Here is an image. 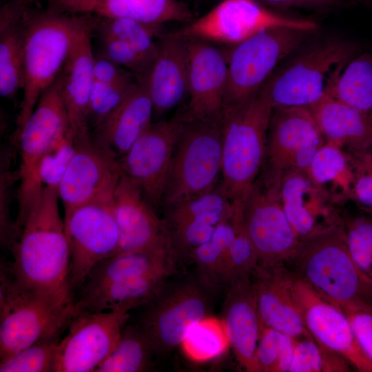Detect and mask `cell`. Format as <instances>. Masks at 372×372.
I'll return each instance as SVG.
<instances>
[{"instance_id":"8fae6325","label":"cell","mask_w":372,"mask_h":372,"mask_svg":"<svg viewBox=\"0 0 372 372\" xmlns=\"http://www.w3.org/2000/svg\"><path fill=\"white\" fill-rule=\"evenodd\" d=\"M309 107H274L267 138L265 183L275 189L289 171L307 173L319 148L324 143Z\"/></svg>"},{"instance_id":"7c38bea8","label":"cell","mask_w":372,"mask_h":372,"mask_svg":"<svg viewBox=\"0 0 372 372\" xmlns=\"http://www.w3.org/2000/svg\"><path fill=\"white\" fill-rule=\"evenodd\" d=\"M63 219L70 251L71 288H81L99 263L118 253L120 233L112 198L76 207L65 212Z\"/></svg>"},{"instance_id":"9f6ffc18","label":"cell","mask_w":372,"mask_h":372,"mask_svg":"<svg viewBox=\"0 0 372 372\" xmlns=\"http://www.w3.org/2000/svg\"><path fill=\"white\" fill-rule=\"evenodd\" d=\"M367 1H372V0H367Z\"/></svg>"},{"instance_id":"d6a6232c","label":"cell","mask_w":372,"mask_h":372,"mask_svg":"<svg viewBox=\"0 0 372 372\" xmlns=\"http://www.w3.org/2000/svg\"><path fill=\"white\" fill-rule=\"evenodd\" d=\"M165 210L164 220L168 228L187 221H199L216 226L231 218L236 207L219 183L209 192L179 201Z\"/></svg>"},{"instance_id":"74e56055","label":"cell","mask_w":372,"mask_h":372,"mask_svg":"<svg viewBox=\"0 0 372 372\" xmlns=\"http://www.w3.org/2000/svg\"><path fill=\"white\" fill-rule=\"evenodd\" d=\"M351 368L346 358L312 336L296 339L289 372H349Z\"/></svg>"},{"instance_id":"7dc6e473","label":"cell","mask_w":372,"mask_h":372,"mask_svg":"<svg viewBox=\"0 0 372 372\" xmlns=\"http://www.w3.org/2000/svg\"><path fill=\"white\" fill-rule=\"evenodd\" d=\"M100 52L113 62L132 73L137 79H145L152 62L126 43L116 39L97 35Z\"/></svg>"},{"instance_id":"c3c4849f","label":"cell","mask_w":372,"mask_h":372,"mask_svg":"<svg viewBox=\"0 0 372 372\" xmlns=\"http://www.w3.org/2000/svg\"><path fill=\"white\" fill-rule=\"evenodd\" d=\"M216 226L199 221H187L169 227L176 257H189L194 249L210 239Z\"/></svg>"},{"instance_id":"83f0119b","label":"cell","mask_w":372,"mask_h":372,"mask_svg":"<svg viewBox=\"0 0 372 372\" xmlns=\"http://www.w3.org/2000/svg\"><path fill=\"white\" fill-rule=\"evenodd\" d=\"M169 276L151 274L123 279L105 285L81 287L75 302L81 311L128 312L145 306L162 291Z\"/></svg>"},{"instance_id":"4316f807","label":"cell","mask_w":372,"mask_h":372,"mask_svg":"<svg viewBox=\"0 0 372 372\" xmlns=\"http://www.w3.org/2000/svg\"><path fill=\"white\" fill-rule=\"evenodd\" d=\"M309 108L325 141L349 151L370 149L372 113L360 111L327 94Z\"/></svg>"},{"instance_id":"b9f144b4","label":"cell","mask_w":372,"mask_h":372,"mask_svg":"<svg viewBox=\"0 0 372 372\" xmlns=\"http://www.w3.org/2000/svg\"><path fill=\"white\" fill-rule=\"evenodd\" d=\"M342 218L351 258L364 280L372 287V216Z\"/></svg>"},{"instance_id":"603a6c76","label":"cell","mask_w":372,"mask_h":372,"mask_svg":"<svg viewBox=\"0 0 372 372\" xmlns=\"http://www.w3.org/2000/svg\"><path fill=\"white\" fill-rule=\"evenodd\" d=\"M92 18L80 32L62 71V96L74 138L92 134L89 104L94 83Z\"/></svg>"},{"instance_id":"681fc988","label":"cell","mask_w":372,"mask_h":372,"mask_svg":"<svg viewBox=\"0 0 372 372\" xmlns=\"http://www.w3.org/2000/svg\"><path fill=\"white\" fill-rule=\"evenodd\" d=\"M348 152L354 169L351 200L372 216V153L369 149Z\"/></svg>"},{"instance_id":"8d00e7d4","label":"cell","mask_w":372,"mask_h":372,"mask_svg":"<svg viewBox=\"0 0 372 372\" xmlns=\"http://www.w3.org/2000/svg\"><path fill=\"white\" fill-rule=\"evenodd\" d=\"M180 345L187 357L202 362L220 356L230 342L223 320L207 316L190 327Z\"/></svg>"},{"instance_id":"7a4b0ae2","label":"cell","mask_w":372,"mask_h":372,"mask_svg":"<svg viewBox=\"0 0 372 372\" xmlns=\"http://www.w3.org/2000/svg\"><path fill=\"white\" fill-rule=\"evenodd\" d=\"M288 266L297 278L341 309H372V287L354 264L343 222L300 240Z\"/></svg>"},{"instance_id":"9a60e30c","label":"cell","mask_w":372,"mask_h":372,"mask_svg":"<svg viewBox=\"0 0 372 372\" xmlns=\"http://www.w3.org/2000/svg\"><path fill=\"white\" fill-rule=\"evenodd\" d=\"M242 220L259 264H289L300 239L274 188L256 181L245 200Z\"/></svg>"},{"instance_id":"f35d334b","label":"cell","mask_w":372,"mask_h":372,"mask_svg":"<svg viewBox=\"0 0 372 372\" xmlns=\"http://www.w3.org/2000/svg\"><path fill=\"white\" fill-rule=\"evenodd\" d=\"M234 220L236 235L227 251L218 280V283L227 286L236 280L251 277L259 265L258 255L243 225L242 211L235 212Z\"/></svg>"},{"instance_id":"4dcf8cb0","label":"cell","mask_w":372,"mask_h":372,"mask_svg":"<svg viewBox=\"0 0 372 372\" xmlns=\"http://www.w3.org/2000/svg\"><path fill=\"white\" fill-rule=\"evenodd\" d=\"M74 13L127 19L164 25L194 20L189 7L180 0H81Z\"/></svg>"},{"instance_id":"ac0fdd59","label":"cell","mask_w":372,"mask_h":372,"mask_svg":"<svg viewBox=\"0 0 372 372\" xmlns=\"http://www.w3.org/2000/svg\"><path fill=\"white\" fill-rule=\"evenodd\" d=\"M293 292L306 328L313 339L342 355L358 371L372 372V361L360 347L344 311L295 274Z\"/></svg>"},{"instance_id":"277c9868","label":"cell","mask_w":372,"mask_h":372,"mask_svg":"<svg viewBox=\"0 0 372 372\" xmlns=\"http://www.w3.org/2000/svg\"><path fill=\"white\" fill-rule=\"evenodd\" d=\"M90 18V14L53 8L47 10L32 8L23 50V96L14 133L32 114L42 94L63 71L80 32Z\"/></svg>"},{"instance_id":"db71d44e","label":"cell","mask_w":372,"mask_h":372,"mask_svg":"<svg viewBox=\"0 0 372 372\" xmlns=\"http://www.w3.org/2000/svg\"><path fill=\"white\" fill-rule=\"evenodd\" d=\"M52 8L63 12L73 13L81 0H50Z\"/></svg>"},{"instance_id":"f907efd6","label":"cell","mask_w":372,"mask_h":372,"mask_svg":"<svg viewBox=\"0 0 372 372\" xmlns=\"http://www.w3.org/2000/svg\"><path fill=\"white\" fill-rule=\"evenodd\" d=\"M265 6L280 12L304 10L327 12L346 8L357 0H256Z\"/></svg>"},{"instance_id":"30bf717a","label":"cell","mask_w":372,"mask_h":372,"mask_svg":"<svg viewBox=\"0 0 372 372\" xmlns=\"http://www.w3.org/2000/svg\"><path fill=\"white\" fill-rule=\"evenodd\" d=\"M276 27L314 32L318 24L309 19L273 10L256 0H222L200 17L172 32L185 39L231 47L264 30Z\"/></svg>"},{"instance_id":"bcb514c9","label":"cell","mask_w":372,"mask_h":372,"mask_svg":"<svg viewBox=\"0 0 372 372\" xmlns=\"http://www.w3.org/2000/svg\"><path fill=\"white\" fill-rule=\"evenodd\" d=\"M136 81L121 84H107L94 81L89 104L90 127H96L122 103Z\"/></svg>"},{"instance_id":"d4e9b609","label":"cell","mask_w":372,"mask_h":372,"mask_svg":"<svg viewBox=\"0 0 372 372\" xmlns=\"http://www.w3.org/2000/svg\"><path fill=\"white\" fill-rule=\"evenodd\" d=\"M154 116L146 79H137L122 103L94 129L92 137L107 153L118 160L150 126Z\"/></svg>"},{"instance_id":"ab89813d","label":"cell","mask_w":372,"mask_h":372,"mask_svg":"<svg viewBox=\"0 0 372 372\" xmlns=\"http://www.w3.org/2000/svg\"><path fill=\"white\" fill-rule=\"evenodd\" d=\"M236 231L234 214L231 218L220 223L210 239L194 249L189 256L200 273L211 282H218L225 257Z\"/></svg>"},{"instance_id":"ffe728a7","label":"cell","mask_w":372,"mask_h":372,"mask_svg":"<svg viewBox=\"0 0 372 372\" xmlns=\"http://www.w3.org/2000/svg\"><path fill=\"white\" fill-rule=\"evenodd\" d=\"M112 208L120 233L117 254L172 245L165 221L123 174L112 195Z\"/></svg>"},{"instance_id":"f1b7e54d","label":"cell","mask_w":372,"mask_h":372,"mask_svg":"<svg viewBox=\"0 0 372 372\" xmlns=\"http://www.w3.org/2000/svg\"><path fill=\"white\" fill-rule=\"evenodd\" d=\"M33 0H10L0 12V94L14 98L22 87L21 63Z\"/></svg>"},{"instance_id":"52a82bcc","label":"cell","mask_w":372,"mask_h":372,"mask_svg":"<svg viewBox=\"0 0 372 372\" xmlns=\"http://www.w3.org/2000/svg\"><path fill=\"white\" fill-rule=\"evenodd\" d=\"M69 127L62 96L61 73L42 94L20 130L14 134V143L17 144L20 156L17 169L19 181L18 213L14 221L17 237L45 187L39 176L41 160L57 138Z\"/></svg>"},{"instance_id":"f546056e","label":"cell","mask_w":372,"mask_h":372,"mask_svg":"<svg viewBox=\"0 0 372 372\" xmlns=\"http://www.w3.org/2000/svg\"><path fill=\"white\" fill-rule=\"evenodd\" d=\"M177 257L172 245L122 252L99 263L81 287H97L151 274L170 276Z\"/></svg>"},{"instance_id":"6da1fadb","label":"cell","mask_w":372,"mask_h":372,"mask_svg":"<svg viewBox=\"0 0 372 372\" xmlns=\"http://www.w3.org/2000/svg\"><path fill=\"white\" fill-rule=\"evenodd\" d=\"M57 189L45 187L14 246L8 267L23 287L61 305L74 303L70 251Z\"/></svg>"},{"instance_id":"7402d4cb","label":"cell","mask_w":372,"mask_h":372,"mask_svg":"<svg viewBox=\"0 0 372 372\" xmlns=\"http://www.w3.org/2000/svg\"><path fill=\"white\" fill-rule=\"evenodd\" d=\"M277 192L300 240L342 222L334 204L305 172L285 173L280 180Z\"/></svg>"},{"instance_id":"e0dca14e","label":"cell","mask_w":372,"mask_h":372,"mask_svg":"<svg viewBox=\"0 0 372 372\" xmlns=\"http://www.w3.org/2000/svg\"><path fill=\"white\" fill-rule=\"evenodd\" d=\"M185 39L189 101L181 110L183 117L221 123L228 79L226 52L208 41Z\"/></svg>"},{"instance_id":"11a10c76","label":"cell","mask_w":372,"mask_h":372,"mask_svg":"<svg viewBox=\"0 0 372 372\" xmlns=\"http://www.w3.org/2000/svg\"><path fill=\"white\" fill-rule=\"evenodd\" d=\"M369 149L371 150V153H372V145H371V147H370Z\"/></svg>"},{"instance_id":"3957f363","label":"cell","mask_w":372,"mask_h":372,"mask_svg":"<svg viewBox=\"0 0 372 372\" xmlns=\"http://www.w3.org/2000/svg\"><path fill=\"white\" fill-rule=\"evenodd\" d=\"M273 106L265 84L247 99L224 107L220 186L243 207L264 163Z\"/></svg>"},{"instance_id":"2e32d148","label":"cell","mask_w":372,"mask_h":372,"mask_svg":"<svg viewBox=\"0 0 372 372\" xmlns=\"http://www.w3.org/2000/svg\"><path fill=\"white\" fill-rule=\"evenodd\" d=\"M121 175L118 160L98 145L92 134L75 138L74 154L57 189L64 213L111 199Z\"/></svg>"},{"instance_id":"7bdbcfd3","label":"cell","mask_w":372,"mask_h":372,"mask_svg":"<svg viewBox=\"0 0 372 372\" xmlns=\"http://www.w3.org/2000/svg\"><path fill=\"white\" fill-rule=\"evenodd\" d=\"M60 339L41 340L0 362V372H54L56 347Z\"/></svg>"},{"instance_id":"f6af8a7d","label":"cell","mask_w":372,"mask_h":372,"mask_svg":"<svg viewBox=\"0 0 372 372\" xmlns=\"http://www.w3.org/2000/svg\"><path fill=\"white\" fill-rule=\"evenodd\" d=\"M12 152L3 149L0 165V240L1 247L12 251L17 242L14 220L11 218L10 192L12 185L19 181L18 171L10 169Z\"/></svg>"},{"instance_id":"484cf974","label":"cell","mask_w":372,"mask_h":372,"mask_svg":"<svg viewBox=\"0 0 372 372\" xmlns=\"http://www.w3.org/2000/svg\"><path fill=\"white\" fill-rule=\"evenodd\" d=\"M223 321L230 347L236 359L247 371L256 372L255 355L262 323L253 293L251 277L228 285Z\"/></svg>"},{"instance_id":"f5cc1de1","label":"cell","mask_w":372,"mask_h":372,"mask_svg":"<svg viewBox=\"0 0 372 372\" xmlns=\"http://www.w3.org/2000/svg\"><path fill=\"white\" fill-rule=\"evenodd\" d=\"M348 316L360 347L372 361V309L343 310Z\"/></svg>"},{"instance_id":"44dd1931","label":"cell","mask_w":372,"mask_h":372,"mask_svg":"<svg viewBox=\"0 0 372 372\" xmlns=\"http://www.w3.org/2000/svg\"><path fill=\"white\" fill-rule=\"evenodd\" d=\"M293 278L287 264H259L251 276L258 315L262 325L294 338L311 336L293 295Z\"/></svg>"},{"instance_id":"8992f818","label":"cell","mask_w":372,"mask_h":372,"mask_svg":"<svg viewBox=\"0 0 372 372\" xmlns=\"http://www.w3.org/2000/svg\"><path fill=\"white\" fill-rule=\"evenodd\" d=\"M58 304L19 284L8 266L0 271V362L48 338L59 337L79 311Z\"/></svg>"},{"instance_id":"816d5d0a","label":"cell","mask_w":372,"mask_h":372,"mask_svg":"<svg viewBox=\"0 0 372 372\" xmlns=\"http://www.w3.org/2000/svg\"><path fill=\"white\" fill-rule=\"evenodd\" d=\"M93 76L96 81L107 84H121L135 81L136 77L100 52L94 53Z\"/></svg>"},{"instance_id":"9c48e42d","label":"cell","mask_w":372,"mask_h":372,"mask_svg":"<svg viewBox=\"0 0 372 372\" xmlns=\"http://www.w3.org/2000/svg\"><path fill=\"white\" fill-rule=\"evenodd\" d=\"M313 32L276 27L264 30L226 50L228 79L225 106L242 102L257 92L280 64Z\"/></svg>"},{"instance_id":"e575fe53","label":"cell","mask_w":372,"mask_h":372,"mask_svg":"<svg viewBox=\"0 0 372 372\" xmlns=\"http://www.w3.org/2000/svg\"><path fill=\"white\" fill-rule=\"evenodd\" d=\"M92 31L97 35L107 36L123 41L153 62L158 52V41L165 33L163 25L96 15H92Z\"/></svg>"},{"instance_id":"cb8c5ba5","label":"cell","mask_w":372,"mask_h":372,"mask_svg":"<svg viewBox=\"0 0 372 372\" xmlns=\"http://www.w3.org/2000/svg\"><path fill=\"white\" fill-rule=\"evenodd\" d=\"M147 87L154 116H161L177 105L188 93V57L186 39L165 32L148 75Z\"/></svg>"},{"instance_id":"ee69618b","label":"cell","mask_w":372,"mask_h":372,"mask_svg":"<svg viewBox=\"0 0 372 372\" xmlns=\"http://www.w3.org/2000/svg\"><path fill=\"white\" fill-rule=\"evenodd\" d=\"M74 151L75 138L69 127L57 138L41 160L39 176L44 187L58 189Z\"/></svg>"},{"instance_id":"ba28073f","label":"cell","mask_w":372,"mask_h":372,"mask_svg":"<svg viewBox=\"0 0 372 372\" xmlns=\"http://www.w3.org/2000/svg\"><path fill=\"white\" fill-rule=\"evenodd\" d=\"M221 123L183 117L166 180L162 207L165 209L216 187L221 177Z\"/></svg>"},{"instance_id":"1f68e13d","label":"cell","mask_w":372,"mask_h":372,"mask_svg":"<svg viewBox=\"0 0 372 372\" xmlns=\"http://www.w3.org/2000/svg\"><path fill=\"white\" fill-rule=\"evenodd\" d=\"M307 174L334 205L351 199L353 165L349 153L342 147L325 141L315 154Z\"/></svg>"},{"instance_id":"d6986e66","label":"cell","mask_w":372,"mask_h":372,"mask_svg":"<svg viewBox=\"0 0 372 372\" xmlns=\"http://www.w3.org/2000/svg\"><path fill=\"white\" fill-rule=\"evenodd\" d=\"M141 324L156 354H164L180 345L190 327L208 316L209 302L203 291L188 283L163 291L147 305Z\"/></svg>"},{"instance_id":"5b68a950","label":"cell","mask_w":372,"mask_h":372,"mask_svg":"<svg viewBox=\"0 0 372 372\" xmlns=\"http://www.w3.org/2000/svg\"><path fill=\"white\" fill-rule=\"evenodd\" d=\"M358 47L340 39H328L302 50L278 66L265 83L274 107H309L328 94Z\"/></svg>"},{"instance_id":"5bb4252c","label":"cell","mask_w":372,"mask_h":372,"mask_svg":"<svg viewBox=\"0 0 372 372\" xmlns=\"http://www.w3.org/2000/svg\"><path fill=\"white\" fill-rule=\"evenodd\" d=\"M182 122L181 110L168 120L153 122L118 159L122 174L139 187L156 209L162 207L166 180Z\"/></svg>"},{"instance_id":"d590c367","label":"cell","mask_w":372,"mask_h":372,"mask_svg":"<svg viewBox=\"0 0 372 372\" xmlns=\"http://www.w3.org/2000/svg\"><path fill=\"white\" fill-rule=\"evenodd\" d=\"M327 95L372 113V53L364 52L350 60Z\"/></svg>"},{"instance_id":"4fadbf2b","label":"cell","mask_w":372,"mask_h":372,"mask_svg":"<svg viewBox=\"0 0 372 372\" xmlns=\"http://www.w3.org/2000/svg\"><path fill=\"white\" fill-rule=\"evenodd\" d=\"M130 318L123 311L80 310L56 351L54 372H93L115 347Z\"/></svg>"},{"instance_id":"836d02e7","label":"cell","mask_w":372,"mask_h":372,"mask_svg":"<svg viewBox=\"0 0 372 372\" xmlns=\"http://www.w3.org/2000/svg\"><path fill=\"white\" fill-rule=\"evenodd\" d=\"M154 354L151 341L139 324L124 326L115 347L95 372L145 371Z\"/></svg>"},{"instance_id":"60d3db41","label":"cell","mask_w":372,"mask_h":372,"mask_svg":"<svg viewBox=\"0 0 372 372\" xmlns=\"http://www.w3.org/2000/svg\"><path fill=\"white\" fill-rule=\"evenodd\" d=\"M296 339L262 325L255 355L256 372H289Z\"/></svg>"}]
</instances>
